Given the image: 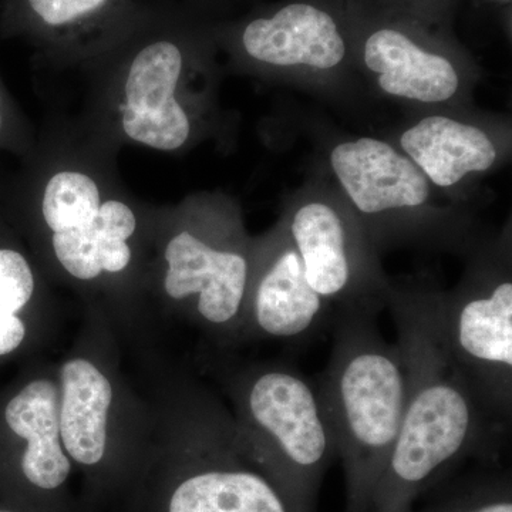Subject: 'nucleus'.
Wrapping results in <instances>:
<instances>
[{
    "instance_id": "obj_17",
    "label": "nucleus",
    "mask_w": 512,
    "mask_h": 512,
    "mask_svg": "<svg viewBox=\"0 0 512 512\" xmlns=\"http://www.w3.org/2000/svg\"><path fill=\"white\" fill-rule=\"evenodd\" d=\"M412 512H512L510 473L473 478L448 491L429 507Z\"/></svg>"
},
{
    "instance_id": "obj_3",
    "label": "nucleus",
    "mask_w": 512,
    "mask_h": 512,
    "mask_svg": "<svg viewBox=\"0 0 512 512\" xmlns=\"http://www.w3.org/2000/svg\"><path fill=\"white\" fill-rule=\"evenodd\" d=\"M256 468L301 512H315L323 476L336 454L318 390L291 363L252 375L244 397Z\"/></svg>"
},
{
    "instance_id": "obj_5",
    "label": "nucleus",
    "mask_w": 512,
    "mask_h": 512,
    "mask_svg": "<svg viewBox=\"0 0 512 512\" xmlns=\"http://www.w3.org/2000/svg\"><path fill=\"white\" fill-rule=\"evenodd\" d=\"M437 326L448 355L478 402L497 423L512 414V282L495 278L453 298L434 299Z\"/></svg>"
},
{
    "instance_id": "obj_19",
    "label": "nucleus",
    "mask_w": 512,
    "mask_h": 512,
    "mask_svg": "<svg viewBox=\"0 0 512 512\" xmlns=\"http://www.w3.org/2000/svg\"><path fill=\"white\" fill-rule=\"evenodd\" d=\"M0 512H22V511L16 510V508L0 507Z\"/></svg>"
},
{
    "instance_id": "obj_7",
    "label": "nucleus",
    "mask_w": 512,
    "mask_h": 512,
    "mask_svg": "<svg viewBox=\"0 0 512 512\" xmlns=\"http://www.w3.org/2000/svg\"><path fill=\"white\" fill-rule=\"evenodd\" d=\"M164 286L181 301L197 296V312L212 326L235 322L247 298L249 265L238 251L212 247L190 231H181L165 248Z\"/></svg>"
},
{
    "instance_id": "obj_15",
    "label": "nucleus",
    "mask_w": 512,
    "mask_h": 512,
    "mask_svg": "<svg viewBox=\"0 0 512 512\" xmlns=\"http://www.w3.org/2000/svg\"><path fill=\"white\" fill-rule=\"evenodd\" d=\"M60 437L67 454L84 467L99 466L106 453L107 414L113 390L109 380L87 360L62 369Z\"/></svg>"
},
{
    "instance_id": "obj_18",
    "label": "nucleus",
    "mask_w": 512,
    "mask_h": 512,
    "mask_svg": "<svg viewBox=\"0 0 512 512\" xmlns=\"http://www.w3.org/2000/svg\"><path fill=\"white\" fill-rule=\"evenodd\" d=\"M19 143L18 123L8 94L0 82V148L16 147Z\"/></svg>"
},
{
    "instance_id": "obj_16",
    "label": "nucleus",
    "mask_w": 512,
    "mask_h": 512,
    "mask_svg": "<svg viewBox=\"0 0 512 512\" xmlns=\"http://www.w3.org/2000/svg\"><path fill=\"white\" fill-rule=\"evenodd\" d=\"M137 229V217L126 202L106 198L90 224L55 232L52 238L57 261L74 278L92 281L103 274L124 271L131 261L128 239Z\"/></svg>"
},
{
    "instance_id": "obj_13",
    "label": "nucleus",
    "mask_w": 512,
    "mask_h": 512,
    "mask_svg": "<svg viewBox=\"0 0 512 512\" xmlns=\"http://www.w3.org/2000/svg\"><path fill=\"white\" fill-rule=\"evenodd\" d=\"M365 62L379 74L384 92L404 99L440 103L456 94L458 74L443 56L431 55L396 30L383 29L369 37Z\"/></svg>"
},
{
    "instance_id": "obj_4",
    "label": "nucleus",
    "mask_w": 512,
    "mask_h": 512,
    "mask_svg": "<svg viewBox=\"0 0 512 512\" xmlns=\"http://www.w3.org/2000/svg\"><path fill=\"white\" fill-rule=\"evenodd\" d=\"M96 56L119 69L117 116L123 136L151 150H180L191 121L178 97L187 52L183 29L163 3H146L136 19Z\"/></svg>"
},
{
    "instance_id": "obj_8",
    "label": "nucleus",
    "mask_w": 512,
    "mask_h": 512,
    "mask_svg": "<svg viewBox=\"0 0 512 512\" xmlns=\"http://www.w3.org/2000/svg\"><path fill=\"white\" fill-rule=\"evenodd\" d=\"M291 237L306 279L320 298L340 303V311L376 315L382 308L366 292L348 227L332 207L322 202L303 205L293 215Z\"/></svg>"
},
{
    "instance_id": "obj_14",
    "label": "nucleus",
    "mask_w": 512,
    "mask_h": 512,
    "mask_svg": "<svg viewBox=\"0 0 512 512\" xmlns=\"http://www.w3.org/2000/svg\"><path fill=\"white\" fill-rule=\"evenodd\" d=\"M400 143L439 187H451L468 173L488 170L497 157L494 144L480 128L441 116L421 120Z\"/></svg>"
},
{
    "instance_id": "obj_11",
    "label": "nucleus",
    "mask_w": 512,
    "mask_h": 512,
    "mask_svg": "<svg viewBox=\"0 0 512 512\" xmlns=\"http://www.w3.org/2000/svg\"><path fill=\"white\" fill-rule=\"evenodd\" d=\"M333 319L330 303L309 285L295 247L278 248L252 296V322L258 332L303 345L332 326Z\"/></svg>"
},
{
    "instance_id": "obj_12",
    "label": "nucleus",
    "mask_w": 512,
    "mask_h": 512,
    "mask_svg": "<svg viewBox=\"0 0 512 512\" xmlns=\"http://www.w3.org/2000/svg\"><path fill=\"white\" fill-rule=\"evenodd\" d=\"M252 59L274 66L330 69L345 57V42L328 13L313 6L289 5L269 19H255L242 32Z\"/></svg>"
},
{
    "instance_id": "obj_6",
    "label": "nucleus",
    "mask_w": 512,
    "mask_h": 512,
    "mask_svg": "<svg viewBox=\"0 0 512 512\" xmlns=\"http://www.w3.org/2000/svg\"><path fill=\"white\" fill-rule=\"evenodd\" d=\"M138 0H2V32L49 53L94 56L137 18Z\"/></svg>"
},
{
    "instance_id": "obj_1",
    "label": "nucleus",
    "mask_w": 512,
    "mask_h": 512,
    "mask_svg": "<svg viewBox=\"0 0 512 512\" xmlns=\"http://www.w3.org/2000/svg\"><path fill=\"white\" fill-rule=\"evenodd\" d=\"M392 309L407 402L370 512H412L417 498L466 458L494 460L507 430L488 416L444 348L434 299L403 295Z\"/></svg>"
},
{
    "instance_id": "obj_10",
    "label": "nucleus",
    "mask_w": 512,
    "mask_h": 512,
    "mask_svg": "<svg viewBox=\"0 0 512 512\" xmlns=\"http://www.w3.org/2000/svg\"><path fill=\"white\" fill-rule=\"evenodd\" d=\"M330 161L350 200L363 214L417 208L429 198V184L420 168L375 138L339 144Z\"/></svg>"
},
{
    "instance_id": "obj_2",
    "label": "nucleus",
    "mask_w": 512,
    "mask_h": 512,
    "mask_svg": "<svg viewBox=\"0 0 512 512\" xmlns=\"http://www.w3.org/2000/svg\"><path fill=\"white\" fill-rule=\"evenodd\" d=\"M375 316L336 313L328 367L313 380L342 458L346 512H370L407 402L402 350L383 339Z\"/></svg>"
},
{
    "instance_id": "obj_9",
    "label": "nucleus",
    "mask_w": 512,
    "mask_h": 512,
    "mask_svg": "<svg viewBox=\"0 0 512 512\" xmlns=\"http://www.w3.org/2000/svg\"><path fill=\"white\" fill-rule=\"evenodd\" d=\"M0 412L3 427L25 448L10 468V476L0 485L12 491L15 483L26 490L52 493L69 478V457L60 444V402L56 384L40 379L30 382L6 400Z\"/></svg>"
}]
</instances>
